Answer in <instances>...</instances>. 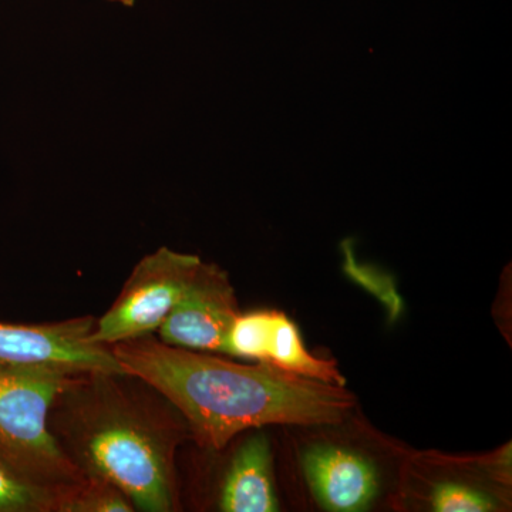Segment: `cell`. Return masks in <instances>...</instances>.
Segmentation results:
<instances>
[{
    "label": "cell",
    "mask_w": 512,
    "mask_h": 512,
    "mask_svg": "<svg viewBox=\"0 0 512 512\" xmlns=\"http://www.w3.org/2000/svg\"><path fill=\"white\" fill-rule=\"evenodd\" d=\"M124 372L163 394L205 450L221 451L242 431L282 426H335L356 399L345 386L247 366L210 353L165 345L156 335L110 346Z\"/></svg>",
    "instance_id": "cell-1"
},
{
    "label": "cell",
    "mask_w": 512,
    "mask_h": 512,
    "mask_svg": "<svg viewBox=\"0 0 512 512\" xmlns=\"http://www.w3.org/2000/svg\"><path fill=\"white\" fill-rule=\"evenodd\" d=\"M49 429L83 476L116 485L134 510H180L175 456L190 430L173 404L140 377H70L50 407Z\"/></svg>",
    "instance_id": "cell-2"
},
{
    "label": "cell",
    "mask_w": 512,
    "mask_h": 512,
    "mask_svg": "<svg viewBox=\"0 0 512 512\" xmlns=\"http://www.w3.org/2000/svg\"><path fill=\"white\" fill-rule=\"evenodd\" d=\"M70 377L0 367V457L59 494L84 478L49 429L50 407Z\"/></svg>",
    "instance_id": "cell-3"
},
{
    "label": "cell",
    "mask_w": 512,
    "mask_h": 512,
    "mask_svg": "<svg viewBox=\"0 0 512 512\" xmlns=\"http://www.w3.org/2000/svg\"><path fill=\"white\" fill-rule=\"evenodd\" d=\"M202 264L200 256L158 248L141 259L113 305L96 318L90 340L113 346L156 335Z\"/></svg>",
    "instance_id": "cell-4"
},
{
    "label": "cell",
    "mask_w": 512,
    "mask_h": 512,
    "mask_svg": "<svg viewBox=\"0 0 512 512\" xmlns=\"http://www.w3.org/2000/svg\"><path fill=\"white\" fill-rule=\"evenodd\" d=\"M94 323L92 315L53 323L0 320V367L69 376L124 372L109 346L90 340Z\"/></svg>",
    "instance_id": "cell-5"
},
{
    "label": "cell",
    "mask_w": 512,
    "mask_h": 512,
    "mask_svg": "<svg viewBox=\"0 0 512 512\" xmlns=\"http://www.w3.org/2000/svg\"><path fill=\"white\" fill-rule=\"evenodd\" d=\"M238 313L237 296L227 272L202 262L156 335L175 348L224 353L229 326Z\"/></svg>",
    "instance_id": "cell-6"
},
{
    "label": "cell",
    "mask_w": 512,
    "mask_h": 512,
    "mask_svg": "<svg viewBox=\"0 0 512 512\" xmlns=\"http://www.w3.org/2000/svg\"><path fill=\"white\" fill-rule=\"evenodd\" d=\"M303 471L323 508L336 512L366 510L379 494V474L355 451L315 446L303 454Z\"/></svg>",
    "instance_id": "cell-7"
},
{
    "label": "cell",
    "mask_w": 512,
    "mask_h": 512,
    "mask_svg": "<svg viewBox=\"0 0 512 512\" xmlns=\"http://www.w3.org/2000/svg\"><path fill=\"white\" fill-rule=\"evenodd\" d=\"M218 508L224 512L279 511L266 434L249 437L235 451L222 480Z\"/></svg>",
    "instance_id": "cell-8"
},
{
    "label": "cell",
    "mask_w": 512,
    "mask_h": 512,
    "mask_svg": "<svg viewBox=\"0 0 512 512\" xmlns=\"http://www.w3.org/2000/svg\"><path fill=\"white\" fill-rule=\"evenodd\" d=\"M265 363L295 375L345 386L335 360L318 359L303 345L298 326L284 312L274 311Z\"/></svg>",
    "instance_id": "cell-9"
},
{
    "label": "cell",
    "mask_w": 512,
    "mask_h": 512,
    "mask_svg": "<svg viewBox=\"0 0 512 512\" xmlns=\"http://www.w3.org/2000/svg\"><path fill=\"white\" fill-rule=\"evenodd\" d=\"M59 495L0 457V512H55Z\"/></svg>",
    "instance_id": "cell-10"
},
{
    "label": "cell",
    "mask_w": 512,
    "mask_h": 512,
    "mask_svg": "<svg viewBox=\"0 0 512 512\" xmlns=\"http://www.w3.org/2000/svg\"><path fill=\"white\" fill-rule=\"evenodd\" d=\"M127 495L109 481L86 477L57 498L55 512H133Z\"/></svg>",
    "instance_id": "cell-11"
},
{
    "label": "cell",
    "mask_w": 512,
    "mask_h": 512,
    "mask_svg": "<svg viewBox=\"0 0 512 512\" xmlns=\"http://www.w3.org/2000/svg\"><path fill=\"white\" fill-rule=\"evenodd\" d=\"M274 311L239 312L229 326L224 355L265 363Z\"/></svg>",
    "instance_id": "cell-12"
},
{
    "label": "cell",
    "mask_w": 512,
    "mask_h": 512,
    "mask_svg": "<svg viewBox=\"0 0 512 512\" xmlns=\"http://www.w3.org/2000/svg\"><path fill=\"white\" fill-rule=\"evenodd\" d=\"M431 507L437 512H488L497 510V503L477 488L447 481L434 487Z\"/></svg>",
    "instance_id": "cell-13"
},
{
    "label": "cell",
    "mask_w": 512,
    "mask_h": 512,
    "mask_svg": "<svg viewBox=\"0 0 512 512\" xmlns=\"http://www.w3.org/2000/svg\"><path fill=\"white\" fill-rule=\"evenodd\" d=\"M109 2L121 3V5L127 6V8H131L134 5V0H109Z\"/></svg>",
    "instance_id": "cell-14"
}]
</instances>
